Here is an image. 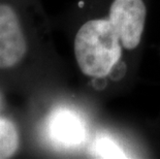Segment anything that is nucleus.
<instances>
[{"mask_svg":"<svg viewBox=\"0 0 160 159\" xmlns=\"http://www.w3.org/2000/svg\"><path fill=\"white\" fill-rule=\"evenodd\" d=\"M122 43L108 19L85 22L74 37V56L85 76L102 79L111 73L122 55Z\"/></svg>","mask_w":160,"mask_h":159,"instance_id":"obj_1","label":"nucleus"},{"mask_svg":"<svg viewBox=\"0 0 160 159\" xmlns=\"http://www.w3.org/2000/svg\"><path fill=\"white\" fill-rule=\"evenodd\" d=\"M147 9L142 0H113L108 11V21L113 25L126 50L139 46L144 34Z\"/></svg>","mask_w":160,"mask_h":159,"instance_id":"obj_2","label":"nucleus"},{"mask_svg":"<svg viewBox=\"0 0 160 159\" xmlns=\"http://www.w3.org/2000/svg\"><path fill=\"white\" fill-rule=\"evenodd\" d=\"M27 42L15 11L0 4V68L15 66L24 58Z\"/></svg>","mask_w":160,"mask_h":159,"instance_id":"obj_3","label":"nucleus"},{"mask_svg":"<svg viewBox=\"0 0 160 159\" xmlns=\"http://www.w3.org/2000/svg\"><path fill=\"white\" fill-rule=\"evenodd\" d=\"M50 132L54 140L59 143L66 146H77L85 140L86 127L76 113L59 110L51 117Z\"/></svg>","mask_w":160,"mask_h":159,"instance_id":"obj_4","label":"nucleus"},{"mask_svg":"<svg viewBox=\"0 0 160 159\" xmlns=\"http://www.w3.org/2000/svg\"><path fill=\"white\" fill-rule=\"evenodd\" d=\"M19 147L18 130L11 120L0 118V159L12 157Z\"/></svg>","mask_w":160,"mask_h":159,"instance_id":"obj_5","label":"nucleus"}]
</instances>
